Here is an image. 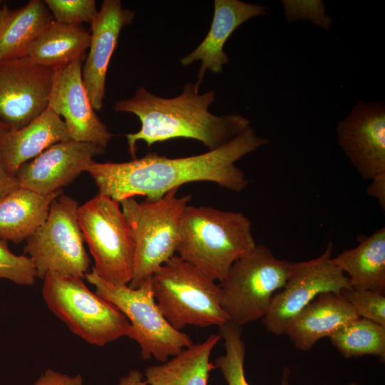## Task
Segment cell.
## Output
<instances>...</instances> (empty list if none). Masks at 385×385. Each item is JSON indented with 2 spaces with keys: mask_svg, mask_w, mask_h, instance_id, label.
<instances>
[{
  "mask_svg": "<svg viewBox=\"0 0 385 385\" xmlns=\"http://www.w3.org/2000/svg\"><path fill=\"white\" fill-rule=\"evenodd\" d=\"M359 317L341 292H324L310 302L289 324L287 334L295 347L308 351Z\"/></svg>",
  "mask_w": 385,
  "mask_h": 385,
  "instance_id": "obj_18",
  "label": "cell"
},
{
  "mask_svg": "<svg viewBox=\"0 0 385 385\" xmlns=\"http://www.w3.org/2000/svg\"><path fill=\"white\" fill-rule=\"evenodd\" d=\"M151 282L160 310L178 331L188 325L219 327L229 321L221 307L219 284L178 255L155 272Z\"/></svg>",
  "mask_w": 385,
  "mask_h": 385,
  "instance_id": "obj_4",
  "label": "cell"
},
{
  "mask_svg": "<svg viewBox=\"0 0 385 385\" xmlns=\"http://www.w3.org/2000/svg\"><path fill=\"white\" fill-rule=\"evenodd\" d=\"M199 86L188 83L179 96L171 98L155 96L140 86L132 98L116 102L115 111L133 113L141 123L138 132L125 135L133 159L136 158V145L140 140L150 147L173 138H191L213 150L250 126L249 119L241 114L211 113L209 107L215 101V92L200 93Z\"/></svg>",
  "mask_w": 385,
  "mask_h": 385,
  "instance_id": "obj_2",
  "label": "cell"
},
{
  "mask_svg": "<svg viewBox=\"0 0 385 385\" xmlns=\"http://www.w3.org/2000/svg\"><path fill=\"white\" fill-rule=\"evenodd\" d=\"M94 286L95 293L114 304L128 319L129 338L140 347L143 359L153 357L160 363L177 355L192 344L186 333L173 328L160 310L152 289L151 277L137 288L115 285L101 279L92 271L85 274Z\"/></svg>",
  "mask_w": 385,
  "mask_h": 385,
  "instance_id": "obj_7",
  "label": "cell"
},
{
  "mask_svg": "<svg viewBox=\"0 0 385 385\" xmlns=\"http://www.w3.org/2000/svg\"><path fill=\"white\" fill-rule=\"evenodd\" d=\"M339 147L364 180L385 174V106L359 100L336 128Z\"/></svg>",
  "mask_w": 385,
  "mask_h": 385,
  "instance_id": "obj_13",
  "label": "cell"
},
{
  "mask_svg": "<svg viewBox=\"0 0 385 385\" xmlns=\"http://www.w3.org/2000/svg\"><path fill=\"white\" fill-rule=\"evenodd\" d=\"M367 193L376 198L381 207L385 209V174L376 176L370 180Z\"/></svg>",
  "mask_w": 385,
  "mask_h": 385,
  "instance_id": "obj_33",
  "label": "cell"
},
{
  "mask_svg": "<svg viewBox=\"0 0 385 385\" xmlns=\"http://www.w3.org/2000/svg\"><path fill=\"white\" fill-rule=\"evenodd\" d=\"M78 220L94 260L93 270L108 282L128 284L133 277L135 246L120 202L98 193L79 205Z\"/></svg>",
  "mask_w": 385,
  "mask_h": 385,
  "instance_id": "obj_9",
  "label": "cell"
},
{
  "mask_svg": "<svg viewBox=\"0 0 385 385\" xmlns=\"http://www.w3.org/2000/svg\"><path fill=\"white\" fill-rule=\"evenodd\" d=\"M356 247L345 250L333 263L347 273L354 288L385 293V227L369 236H359Z\"/></svg>",
  "mask_w": 385,
  "mask_h": 385,
  "instance_id": "obj_22",
  "label": "cell"
},
{
  "mask_svg": "<svg viewBox=\"0 0 385 385\" xmlns=\"http://www.w3.org/2000/svg\"><path fill=\"white\" fill-rule=\"evenodd\" d=\"M8 129H9V127L0 119V133Z\"/></svg>",
  "mask_w": 385,
  "mask_h": 385,
  "instance_id": "obj_35",
  "label": "cell"
},
{
  "mask_svg": "<svg viewBox=\"0 0 385 385\" xmlns=\"http://www.w3.org/2000/svg\"><path fill=\"white\" fill-rule=\"evenodd\" d=\"M118 385H148L143 374L138 370L133 369L122 376Z\"/></svg>",
  "mask_w": 385,
  "mask_h": 385,
  "instance_id": "obj_34",
  "label": "cell"
},
{
  "mask_svg": "<svg viewBox=\"0 0 385 385\" xmlns=\"http://www.w3.org/2000/svg\"><path fill=\"white\" fill-rule=\"evenodd\" d=\"M332 252L333 243L329 242L320 256L291 262L283 287L274 294L262 317L267 331L284 334L294 317L319 294L353 288L349 277L333 263Z\"/></svg>",
  "mask_w": 385,
  "mask_h": 385,
  "instance_id": "obj_11",
  "label": "cell"
},
{
  "mask_svg": "<svg viewBox=\"0 0 385 385\" xmlns=\"http://www.w3.org/2000/svg\"><path fill=\"white\" fill-rule=\"evenodd\" d=\"M106 150L73 140L57 143L21 165L16 173L20 187L48 195L71 183L87 171L93 158Z\"/></svg>",
  "mask_w": 385,
  "mask_h": 385,
  "instance_id": "obj_15",
  "label": "cell"
},
{
  "mask_svg": "<svg viewBox=\"0 0 385 385\" xmlns=\"http://www.w3.org/2000/svg\"><path fill=\"white\" fill-rule=\"evenodd\" d=\"M44 2L55 21L69 26L91 24L98 11L94 0H45Z\"/></svg>",
  "mask_w": 385,
  "mask_h": 385,
  "instance_id": "obj_27",
  "label": "cell"
},
{
  "mask_svg": "<svg viewBox=\"0 0 385 385\" xmlns=\"http://www.w3.org/2000/svg\"><path fill=\"white\" fill-rule=\"evenodd\" d=\"M349 385H361V384H357L356 382H351L349 384Z\"/></svg>",
  "mask_w": 385,
  "mask_h": 385,
  "instance_id": "obj_36",
  "label": "cell"
},
{
  "mask_svg": "<svg viewBox=\"0 0 385 385\" xmlns=\"http://www.w3.org/2000/svg\"><path fill=\"white\" fill-rule=\"evenodd\" d=\"M55 69L24 56L0 61V119L20 129L48 107Z\"/></svg>",
  "mask_w": 385,
  "mask_h": 385,
  "instance_id": "obj_12",
  "label": "cell"
},
{
  "mask_svg": "<svg viewBox=\"0 0 385 385\" xmlns=\"http://www.w3.org/2000/svg\"><path fill=\"white\" fill-rule=\"evenodd\" d=\"M284 16L287 21H309L329 30L332 18L327 14L325 4L322 0H282Z\"/></svg>",
  "mask_w": 385,
  "mask_h": 385,
  "instance_id": "obj_30",
  "label": "cell"
},
{
  "mask_svg": "<svg viewBox=\"0 0 385 385\" xmlns=\"http://www.w3.org/2000/svg\"><path fill=\"white\" fill-rule=\"evenodd\" d=\"M220 339L219 334H211L166 361L148 367L146 382L148 385H207L210 373L215 368L210 356Z\"/></svg>",
  "mask_w": 385,
  "mask_h": 385,
  "instance_id": "obj_23",
  "label": "cell"
},
{
  "mask_svg": "<svg viewBox=\"0 0 385 385\" xmlns=\"http://www.w3.org/2000/svg\"><path fill=\"white\" fill-rule=\"evenodd\" d=\"M53 21L44 1L31 0L15 9L0 5V61L25 56Z\"/></svg>",
  "mask_w": 385,
  "mask_h": 385,
  "instance_id": "obj_21",
  "label": "cell"
},
{
  "mask_svg": "<svg viewBox=\"0 0 385 385\" xmlns=\"http://www.w3.org/2000/svg\"><path fill=\"white\" fill-rule=\"evenodd\" d=\"M91 34L81 26L54 20L27 50L25 56L34 63L53 69L85 58Z\"/></svg>",
  "mask_w": 385,
  "mask_h": 385,
  "instance_id": "obj_24",
  "label": "cell"
},
{
  "mask_svg": "<svg viewBox=\"0 0 385 385\" xmlns=\"http://www.w3.org/2000/svg\"><path fill=\"white\" fill-rule=\"evenodd\" d=\"M78 202L61 195L51 203L43 224L26 239L24 252L32 261L37 277L48 272L83 278L90 258L78 220Z\"/></svg>",
  "mask_w": 385,
  "mask_h": 385,
  "instance_id": "obj_10",
  "label": "cell"
},
{
  "mask_svg": "<svg viewBox=\"0 0 385 385\" xmlns=\"http://www.w3.org/2000/svg\"><path fill=\"white\" fill-rule=\"evenodd\" d=\"M19 187L16 174L7 170L0 154V200Z\"/></svg>",
  "mask_w": 385,
  "mask_h": 385,
  "instance_id": "obj_32",
  "label": "cell"
},
{
  "mask_svg": "<svg viewBox=\"0 0 385 385\" xmlns=\"http://www.w3.org/2000/svg\"><path fill=\"white\" fill-rule=\"evenodd\" d=\"M178 190L173 189L155 201L129 197L120 202L135 246L131 288L140 286L175 255L180 217L192 198L178 196Z\"/></svg>",
  "mask_w": 385,
  "mask_h": 385,
  "instance_id": "obj_6",
  "label": "cell"
},
{
  "mask_svg": "<svg viewBox=\"0 0 385 385\" xmlns=\"http://www.w3.org/2000/svg\"><path fill=\"white\" fill-rule=\"evenodd\" d=\"M268 143L267 138L250 126L225 145L200 155L169 158L149 153L123 163L94 161L87 172L98 193L119 202L136 195L155 201L171 190L193 182H212L240 192L247 187L249 180L236 162Z\"/></svg>",
  "mask_w": 385,
  "mask_h": 385,
  "instance_id": "obj_1",
  "label": "cell"
},
{
  "mask_svg": "<svg viewBox=\"0 0 385 385\" xmlns=\"http://www.w3.org/2000/svg\"><path fill=\"white\" fill-rule=\"evenodd\" d=\"M71 140L63 120L48 107L20 129L0 133V154L7 170L16 174L19 167L50 146Z\"/></svg>",
  "mask_w": 385,
  "mask_h": 385,
  "instance_id": "obj_19",
  "label": "cell"
},
{
  "mask_svg": "<svg viewBox=\"0 0 385 385\" xmlns=\"http://www.w3.org/2000/svg\"><path fill=\"white\" fill-rule=\"evenodd\" d=\"M36 272L26 255H17L9 249L7 242L0 240V279H6L22 286L34 284Z\"/></svg>",
  "mask_w": 385,
  "mask_h": 385,
  "instance_id": "obj_28",
  "label": "cell"
},
{
  "mask_svg": "<svg viewBox=\"0 0 385 385\" xmlns=\"http://www.w3.org/2000/svg\"><path fill=\"white\" fill-rule=\"evenodd\" d=\"M256 245L251 221L241 212L188 205L181 215L178 256L214 281Z\"/></svg>",
  "mask_w": 385,
  "mask_h": 385,
  "instance_id": "obj_3",
  "label": "cell"
},
{
  "mask_svg": "<svg viewBox=\"0 0 385 385\" xmlns=\"http://www.w3.org/2000/svg\"><path fill=\"white\" fill-rule=\"evenodd\" d=\"M33 385H83V380L80 374L70 376L48 369Z\"/></svg>",
  "mask_w": 385,
  "mask_h": 385,
  "instance_id": "obj_31",
  "label": "cell"
},
{
  "mask_svg": "<svg viewBox=\"0 0 385 385\" xmlns=\"http://www.w3.org/2000/svg\"><path fill=\"white\" fill-rule=\"evenodd\" d=\"M135 16L134 11L123 8L120 0H104L91 24L89 51L82 66V78L96 111L103 107L108 67L120 33L133 21Z\"/></svg>",
  "mask_w": 385,
  "mask_h": 385,
  "instance_id": "obj_16",
  "label": "cell"
},
{
  "mask_svg": "<svg viewBox=\"0 0 385 385\" xmlns=\"http://www.w3.org/2000/svg\"><path fill=\"white\" fill-rule=\"evenodd\" d=\"M63 189L41 195L19 187L0 200V240L16 244L26 240L46 221L52 202Z\"/></svg>",
  "mask_w": 385,
  "mask_h": 385,
  "instance_id": "obj_20",
  "label": "cell"
},
{
  "mask_svg": "<svg viewBox=\"0 0 385 385\" xmlns=\"http://www.w3.org/2000/svg\"><path fill=\"white\" fill-rule=\"evenodd\" d=\"M332 344L345 358L364 355L385 359V327L359 317L329 337Z\"/></svg>",
  "mask_w": 385,
  "mask_h": 385,
  "instance_id": "obj_25",
  "label": "cell"
},
{
  "mask_svg": "<svg viewBox=\"0 0 385 385\" xmlns=\"http://www.w3.org/2000/svg\"><path fill=\"white\" fill-rule=\"evenodd\" d=\"M219 327V335L224 341L225 352L214 361L227 385H250L245 374V344L242 327L228 321ZM289 370L285 367L280 385H289Z\"/></svg>",
  "mask_w": 385,
  "mask_h": 385,
  "instance_id": "obj_26",
  "label": "cell"
},
{
  "mask_svg": "<svg viewBox=\"0 0 385 385\" xmlns=\"http://www.w3.org/2000/svg\"><path fill=\"white\" fill-rule=\"evenodd\" d=\"M83 278L48 272L42 297L48 309L85 342L98 346L129 337L131 326L112 303L91 292Z\"/></svg>",
  "mask_w": 385,
  "mask_h": 385,
  "instance_id": "obj_5",
  "label": "cell"
},
{
  "mask_svg": "<svg viewBox=\"0 0 385 385\" xmlns=\"http://www.w3.org/2000/svg\"><path fill=\"white\" fill-rule=\"evenodd\" d=\"M290 264L257 244L236 260L219 284L221 307L229 321L242 327L262 319L274 292L283 287Z\"/></svg>",
  "mask_w": 385,
  "mask_h": 385,
  "instance_id": "obj_8",
  "label": "cell"
},
{
  "mask_svg": "<svg viewBox=\"0 0 385 385\" xmlns=\"http://www.w3.org/2000/svg\"><path fill=\"white\" fill-rule=\"evenodd\" d=\"M359 317L385 327V295L369 289L351 288L341 292Z\"/></svg>",
  "mask_w": 385,
  "mask_h": 385,
  "instance_id": "obj_29",
  "label": "cell"
},
{
  "mask_svg": "<svg viewBox=\"0 0 385 385\" xmlns=\"http://www.w3.org/2000/svg\"><path fill=\"white\" fill-rule=\"evenodd\" d=\"M1 2V1H0Z\"/></svg>",
  "mask_w": 385,
  "mask_h": 385,
  "instance_id": "obj_37",
  "label": "cell"
},
{
  "mask_svg": "<svg viewBox=\"0 0 385 385\" xmlns=\"http://www.w3.org/2000/svg\"><path fill=\"white\" fill-rule=\"evenodd\" d=\"M78 60L55 69L48 107L64 121L71 140L106 150L113 138L100 120L88 96Z\"/></svg>",
  "mask_w": 385,
  "mask_h": 385,
  "instance_id": "obj_14",
  "label": "cell"
},
{
  "mask_svg": "<svg viewBox=\"0 0 385 385\" xmlns=\"http://www.w3.org/2000/svg\"><path fill=\"white\" fill-rule=\"evenodd\" d=\"M267 14V8L259 4L240 0H215L214 15L210 29L200 45L180 59L188 66L200 61L196 83L200 85L207 70L222 73L223 66L230 61L223 51L225 43L234 31L248 20Z\"/></svg>",
  "mask_w": 385,
  "mask_h": 385,
  "instance_id": "obj_17",
  "label": "cell"
}]
</instances>
